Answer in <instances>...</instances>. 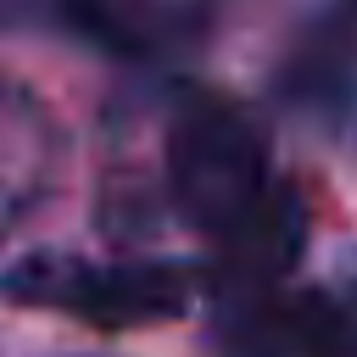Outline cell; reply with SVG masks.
I'll return each instance as SVG.
<instances>
[{"mask_svg": "<svg viewBox=\"0 0 357 357\" xmlns=\"http://www.w3.org/2000/svg\"><path fill=\"white\" fill-rule=\"evenodd\" d=\"M167 195L234 284H268L301 257L307 212L296 190L273 173L257 123L212 89H184L173 100Z\"/></svg>", "mask_w": 357, "mask_h": 357, "instance_id": "6da1fadb", "label": "cell"}, {"mask_svg": "<svg viewBox=\"0 0 357 357\" xmlns=\"http://www.w3.org/2000/svg\"><path fill=\"white\" fill-rule=\"evenodd\" d=\"M201 290V273L184 262H89V257H61V251H33L0 273V296L22 307H50L100 329H134V324H162L178 318Z\"/></svg>", "mask_w": 357, "mask_h": 357, "instance_id": "7a4b0ae2", "label": "cell"}, {"mask_svg": "<svg viewBox=\"0 0 357 357\" xmlns=\"http://www.w3.org/2000/svg\"><path fill=\"white\" fill-rule=\"evenodd\" d=\"M218 346L223 357H357V324L346 301L324 290H279L234 284L218 307Z\"/></svg>", "mask_w": 357, "mask_h": 357, "instance_id": "3957f363", "label": "cell"}, {"mask_svg": "<svg viewBox=\"0 0 357 357\" xmlns=\"http://www.w3.org/2000/svg\"><path fill=\"white\" fill-rule=\"evenodd\" d=\"M279 95L329 134H357V0L324 6L284 56Z\"/></svg>", "mask_w": 357, "mask_h": 357, "instance_id": "277c9868", "label": "cell"}, {"mask_svg": "<svg viewBox=\"0 0 357 357\" xmlns=\"http://www.w3.org/2000/svg\"><path fill=\"white\" fill-rule=\"evenodd\" d=\"M61 128L39 95L0 78V234L17 229L56 184Z\"/></svg>", "mask_w": 357, "mask_h": 357, "instance_id": "5b68a950", "label": "cell"}, {"mask_svg": "<svg viewBox=\"0 0 357 357\" xmlns=\"http://www.w3.org/2000/svg\"><path fill=\"white\" fill-rule=\"evenodd\" d=\"M61 22L117 61H178L201 22L178 0H61Z\"/></svg>", "mask_w": 357, "mask_h": 357, "instance_id": "8992f818", "label": "cell"}, {"mask_svg": "<svg viewBox=\"0 0 357 357\" xmlns=\"http://www.w3.org/2000/svg\"><path fill=\"white\" fill-rule=\"evenodd\" d=\"M346 312H351V324H357V257L346 262Z\"/></svg>", "mask_w": 357, "mask_h": 357, "instance_id": "52a82bcc", "label": "cell"}]
</instances>
